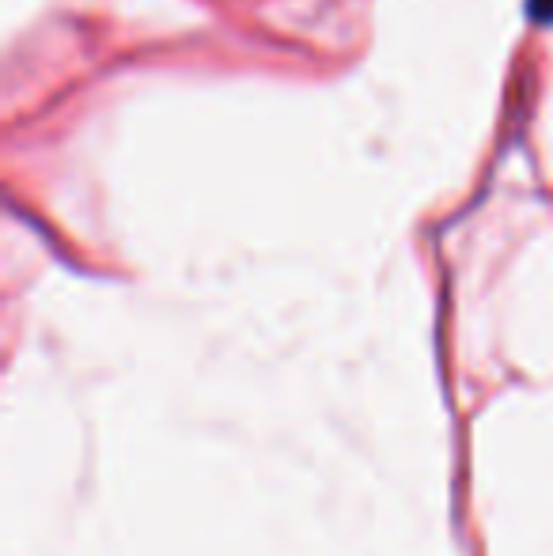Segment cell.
I'll return each instance as SVG.
<instances>
[{
	"label": "cell",
	"instance_id": "6da1fadb",
	"mask_svg": "<svg viewBox=\"0 0 553 556\" xmlns=\"http://www.w3.org/2000/svg\"><path fill=\"white\" fill-rule=\"evenodd\" d=\"M524 8L535 27H553V0H527Z\"/></svg>",
	"mask_w": 553,
	"mask_h": 556
}]
</instances>
